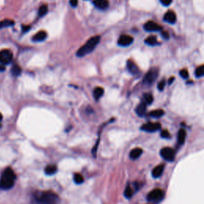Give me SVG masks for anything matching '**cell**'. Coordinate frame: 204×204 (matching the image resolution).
<instances>
[{
    "label": "cell",
    "instance_id": "cell-1",
    "mask_svg": "<svg viewBox=\"0 0 204 204\" xmlns=\"http://www.w3.org/2000/svg\"><path fill=\"white\" fill-rule=\"evenodd\" d=\"M16 180V175L10 168H6L0 179V189L9 190L12 188Z\"/></svg>",
    "mask_w": 204,
    "mask_h": 204
},
{
    "label": "cell",
    "instance_id": "cell-2",
    "mask_svg": "<svg viewBox=\"0 0 204 204\" xmlns=\"http://www.w3.org/2000/svg\"><path fill=\"white\" fill-rule=\"evenodd\" d=\"M100 38L99 36H95L90 38L89 40L87 41V42H86L84 46H81V47L78 50L77 53V55L78 57H83L92 52L93 50L95 49V47L97 46L98 43L100 42Z\"/></svg>",
    "mask_w": 204,
    "mask_h": 204
},
{
    "label": "cell",
    "instance_id": "cell-3",
    "mask_svg": "<svg viewBox=\"0 0 204 204\" xmlns=\"http://www.w3.org/2000/svg\"><path fill=\"white\" fill-rule=\"evenodd\" d=\"M37 201L39 204H57L59 198L52 191H43L37 197Z\"/></svg>",
    "mask_w": 204,
    "mask_h": 204
},
{
    "label": "cell",
    "instance_id": "cell-4",
    "mask_svg": "<svg viewBox=\"0 0 204 204\" xmlns=\"http://www.w3.org/2000/svg\"><path fill=\"white\" fill-rule=\"evenodd\" d=\"M160 155L162 156V158L167 161H173L176 156V152L173 148L166 147L161 149L160 151Z\"/></svg>",
    "mask_w": 204,
    "mask_h": 204
},
{
    "label": "cell",
    "instance_id": "cell-5",
    "mask_svg": "<svg viewBox=\"0 0 204 204\" xmlns=\"http://www.w3.org/2000/svg\"><path fill=\"white\" fill-rule=\"evenodd\" d=\"M13 59V54L9 50H2L0 51V63L2 65L9 64Z\"/></svg>",
    "mask_w": 204,
    "mask_h": 204
},
{
    "label": "cell",
    "instance_id": "cell-6",
    "mask_svg": "<svg viewBox=\"0 0 204 204\" xmlns=\"http://www.w3.org/2000/svg\"><path fill=\"white\" fill-rule=\"evenodd\" d=\"M157 76H158V70L156 69H152L150 71H148V74L144 76V82L148 85L152 84L157 78Z\"/></svg>",
    "mask_w": 204,
    "mask_h": 204
},
{
    "label": "cell",
    "instance_id": "cell-7",
    "mask_svg": "<svg viewBox=\"0 0 204 204\" xmlns=\"http://www.w3.org/2000/svg\"><path fill=\"white\" fill-rule=\"evenodd\" d=\"M163 196H164V191L161 189L156 188V189L151 191L148 193L147 198L148 201H156V200H159L163 198Z\"/></svg>",
    "mask_w": 204,
    "mask_h": 204
},
{
    "label": "cell",
    "instance_id": "cell-8",
    "mask_svg": "<svg viewBox=\"0 0 204 204\" xmlns=\"http://www.w3.org/2000/svg\"><path fill=\"white\" fill-rule=\"evenodd\" d=\"M160 128H161V124L160 123H147V124H144L142 127H141V129L143 131H145V132H155L156 131L160 130Z\"/></svg>",
    "mask_w": 204,
    "mask_h": 204
},
{
    "label": "cell",
    "instance_id": "cell-9",
    "mask_svg": "<svg viewBox=\"0 0 204 204\" xmlns=\"http://www.w3.org/2000/svg\"><path fill=\"white\" fill-rule=\"evenodd\" d=\"M144 29L148 32H156V31H160L162 30V27L156 22L149 21L144 25Z\"/></svg>",
    "mask_w": 204,
    "mask_h": 204
},
{
    "label": "cell",
    "instance_id": "cell-10",
    "mask_svg": "<svg viewBox=\"0 0 204 204\" xmlns=\"http://www.w3.org/2000/svg\"><path fill=\"white\" fill-rule=\"evenodd\" d=\"M132 42H133V38L132 36L127 35V34H123L119 38L117 43H118L119 46L125 47V46H130Z\"/></svg>",
    "mask_w": 204,
    "mask_h": 204
},
{
    "label": "cell",
    "instance_id": "cell-11",
    "mask_svg": "<svg viewBox=\"0 0 204 204\" xmlns=\"http://www.w3.org/2000/svg\"><path fill=\"white\" fill-rule=\"evenodd\" d=\"M164 20L168 22V23H170V24H174L175 22H176V15L174 11H172V10L168 11L166 14H164Z\"/></svg>",
    "mask_w": 204,
    "mask_h": 204
},
{
    "label": "cell",
    "instance_id": "cell-12",
    "mask_svg": "<svg viewBox=\"0 0 204 204\" xmlns=\"http://www.w3.org/2000/svg\"><path fill=\"white\" fill-rule=\"evenodd\" d=\"M47 38V33L46 31H39L33 36L32 40L34 42H43Z\"/></svg>",
    "mask_w": 204,
    "mask_h": 204
},
{
    "label": "cell",
    "instance_id": "cell-13",
    "mask_svg": "<svg viewBox=\"0 0 204 204\" xmlns=\"http://www.w3.org/2000/svg\"><path fill=\"white\" fill-rule=\"evenodd\" d=\"M93 3L96 7L100 10H105L108 6V0H94Z\"/></svg>",
    "mask_w": 204,
    "mask_h": 204
},
{
    "label": "cell",
    "instance_id": "cell-14",
    "mask_svg": "<svg viewBox=\"0 0 204 204\" xmlns=\"http://www.w3.org/2000/svg\"><path fill=\"white\" fill-rule=\"evenodd\" d=\"M127 68L132 74H137L139 73V69L137 66L131 60H128L127 62Z\"/></svg>",
    "mask_w": 204,
    "mask_h": 204
},
{
    "label": "cell",
    "instance_id": "cell-15",
    "mask_svg": "<svg viewBox=\"0 0 204 204\" xmlns=\"http://www.w3.org/2000/svg\"><path fill=\"white\" fill-rule=\"evenodd\" d=\"M147 110V104L144 101L141 102L138 106L136 107V112L137 113V115L140 116H142L145 114Z\"/></svg>",
    "mask_w": 204,
    "mask_h": 204
},
{
    "label": "cell",
    "instance_id": "cell-16",
    "mask_svg": "<svg viewBox=\"0 0 204 204\" xmlns=\"http://www.w3.org/2000/svg\"><path fill=\"white\" fill-rule=\"evenodd\" d=\"M164 170V166L163 164L162 165H158V166H156V168L152 170V176H153L154 178H158V177L162 176Z\"/></svg>",
    "mask_w": 204,
    "mask_h": 204
},
{
    "label": "cell",
    "instance_id": "cell-17",
    "mask_svg": "<svg viewBox=\"0 0 204 204\" xmlns=\"http://www.w3.org/2000/svg\"><path fill=\"white\" fill-rule=\"evenodd\" d=\"M142 152L143 150L141 148H136L131 151L129 156H130V158L132 159V160H136V159H138L139 157L142 155Z\"/></svg>",
    "mask_w": 204,
    "mask_h": 204
},
{
    "label": "cell",
    "instance_id": "cell-18",
    "mask_svg": "<svg viewBox=\"0 0 204 204\" xmlns=\"http://www.w3.org/2000/svg\"><path fill=\"white\" fill-rule=\"evenodd\" d=\"M186 136H187V132L186 131L184 130V129H180L178 132V143L180 144V145H182L183 144V143L185 142V140H186Z\"/></svg>",
    "mask_w": 204,
    "mask_h": 204
},
{
    "label": "cell",
    "instance_id": "cell-19",
    "mask_svg": "<svg viewBox=\"0 0 204 204\" xmlns=\"http://www.w3.org/2000/svg\"><path fill=\"white\" fill-rule=\"evenodd\" d=\"M57 170H58V168H57L56 165H48L45 168V172L48 176H52V175H54L56 173Z\"/></svg>",
    "mask_w": 204,
    "mask_h": 204
},
{
    "label": "cell",
    "instance_id": "cell-20",
    "mask_svg": "<svg viewBox=\"0 0 204 204\" xmlns=\"http://www.w3.org/2000/svg\"><path fill=\"white\" fill-rule=\"evenodd\" d=\"M103 94H104V89L101 88V87H97L94 89L93 96L96 100H99L103 96Z\"/></svg>",
    "mask_w": 204,
    "mask_h": 204
},
{
    "label": "cell",
    "instance_id": "cell-21",
    "mask_svg": "<svg viewBox=\"0 0 204 204\" xmlns=\"http://www.w3.org/2000/svg\"><path fill=\"white\" fill-rule=\"evenodd\" d=\"M164 115V111L162 109H156L149 112V116L154 118H160Z\"/></svg>",
    "mask_w": 204,
    "mask_h": 204
},
{
    "label": "cell",
    "instance_id": "cell-22",
    "mask_svg": "<svg viewBox=\"0 0 204 204\" xmlns=\"http://www.w3.org/2000/svg\"><path fill=\"white\" fill-rule=\"evenodd\" d=\"M14 24V22L10 19H5V20L0 21V29L6 28V27H9L11 26Z\"/></svg>",
    "mask_w": 204,
    "mask_h": 204
},
{
    "label": "cell",
    "instance_id": "cell-23",
    "mask_svg": "<svg viewBox=\"0 0 204 204\" xmlns=\"http://www.w3.org/2000/svg\"><path fill=\"white\" fill-rule=\"evenodd\" d=\"M145 43L147 45L150 46H156V44H158V42H157V39H156V37L155 36H149L148 38H147L145 39Z\"/></svg>",
    "mask_w": 204,
    "mask_h": 204
},
{
    "label": "cell",
    "instance_id": "cell-24",
    "mask_svg": "<svg viewBox=\"0 0 204 204\" xmlns=\"http://www.w3.org/2000/svg\"><path fill=\"white\" fill-rule=\"evenodd\" d=\"M74 180L75 183L81 184L84 182V177L80 173H75L74 176Z\"/></svg>",
    "mask_w": 204,
    "mask_h": 204
},
{
    "label": "cell",
    "instance_id": "cell-25",
    "mask_svg": "<svg viewBox=\"0 0 204 204\" xmlns=\"http://www.w3.org/2000/svg\"><path fill=\"white\" fill-rule=\"evenodd\" d=\"M21 72H22V70H21L20 67L17 66V65H14L12 67V69H11V73H12L13 76H18V75H20Z\"/></svg>",
    "mask_w": 204,
    "mask_h": 204
},
{
    "label": "cell",
    "instance_id": "cell-26",
    "mask_svg": "<svg viewBox=\"0 0 204 204\" xmlns=\"http://www.w3.org/2000/svg\"><path fill=\"white\" fill-rule=\"evenodd\" d=\"M195 77H201L204 76V66H201L195 70Z\"/></svg>",
    "mask_w": 204,
    "mask_h": 204
},
{
    "label": "cell",
    "instance_id": "cell-27",
    "mask_svg": "<svg viewBox=\"0 0 204 204\" xmlns=\"http://www.w3.org/2000/svg\"><path fill=\"white\" fill-rule=\"evenodd\" d=\"M144 100L147 104H151L153 101V96L151 93H145L144 95Z\"/></svg>",
    "mask_w": 204,
    "mask_h": 204
},
{
    "label": "cell",
    "instance_id": "cell-28",
    "mask_svg": "<svg viewBox=\"0 0 204 204\" xmlns=\"http://www.w3.org/2000/svg\"><path fill=\"white\" fill-rule=\"evenodd\" d=\"M48 11V7L46 5H42V6L39 7V10H38V15L39 16H44L45 14H46Z\"/></svg>",
    "mask_w": 204,
    "mask_h": 204
},
{
    "label": "cell",
    "instance_id": "cell-29",
    "mask_svg": "<svg viewBox=\"0 0 204 204\" xmlns=\"http://www.w3.org/2000/svg\"><path fill=\"white\" fill-rule=\"evenodd\" d=\"M132 195H133V190L130 186H127V187L124 190V196L127 198H130Z\"/></svg>",
    "mask_w": 204,
    "mask_h": 204
},
{
    "label": "cell",
    "instance_id": "cell-30",
    "mask_svg": "<svg viewBox=\"0 0 204 204\" xmlns=\"http://www.w3.org/2000/svg\"><path fill=\"white\" fill-rule=\"evenodd\" d=\"M179 74H180V76H181V77H183V79H187V78L188 77V76H189L188 71L186 70V69H183V70H180Z\"/></svg>",
    "mask_w": 204,
    "mask_h": 204
},
{
    "label": "cell",
    "instance_id": "cell-31",
    "mask_svg": "<svg viewBox=\"0 0 204 204\" xmlns=\"http://www.w3.org/2000/svg\"><path fill=\"white\" fill-rule=\"evenodd\" d=\"M165 86H166V81H165V80L161 81L158 84V89L160 90V91H163Z\"/></svg>",
    "mask_w": 204,
    "mask_h": 204
},
{
    "label": "cell",
    "instance_id": "cell-32",
    "mask_svg": "<svg viewBox=\"0 0 204 204\" xmlns=\"http://www.w3.org/2000/svg\"><path fill=\"white\" fill-rule=\"evenodd\" d=\"M161 136L163 138H169L170 137V133L168 132V130H163L161 132Z\"/></svg>",
    "mask_w": 204,
    "mask_h": 204
},
{
    "label": "cell",
    "instance_id": "cell-33",
    "mask_svg": "<svg viewBox=\"0 0 204 204\" xmlns=\"http://www.w3.org/2000/svg\"><path fill=\"white\" fill-rule=\"evenodd\" d=\"M160 2L162 3L164 6H169L172 3V0H160Z\"/></svg>",
    "mask_w": 204,
    "mask_h": 204
},
{
    "label": "cell",
    "instance_id": "cell-34",
    "mask_svg": "<svg viewBox=\"0 0 204 204\" xmlns=\"http://www.w3.org/2000/svg\"><path fill=\"white\" fill-rule=\"evenodd\" d=\"M161 35H162V37L164 39H168V38H169V34H168L167 31H162Z\"/></svg>",
    "mask_w": 204,
    "mask_h": 204
},
{
    "label": "cell",
    "instance_id": "cell-35",
    "mask_svg": "<svg viewBox=\"0 0 204 204\" xmlns=\"http://www.w3.org/2000/svg\"><path fill=\"white\" fill-rule=\"evenodd\" d=\"M70 5L72 6H74V7H75V6H77V5L78 3V0H70Z\"/></svg>",
    "mask_w": 204,
    "mask_h": 204
},
{
    "label": "cell",
    "instance_id": "cell-36",
    "mask_svg": "<svg viewBox=\"0 0 204 204\" xmlns=\"http://www.w3.org/2000/svg\"><path fill=\"white\" fill-rule=\"evenodd\" d=\"M174 80H175V77H171L170 79H169V81H168V84L169 85L172 84V82L174 81Z\"/></svg>",
    "mask_w": 204,
    "mask_h": 204
},
{
    "label": "cell",
    "instance_id": "cell-37",
    "mask_svg": "<svg viewBox=\"0 0 204 204\" xmlns=\"http://www.w3.org/2000/svg\"><path fill=\"white\" fill-rule=\"evenodd\" d=\"M22 28H23V30H24V31H27V30H30V26H22Z\"/></svg>",
    "mask_w": 204,
    "mask_h": 204
},
{
    "label": "cell",
    "instance_id": "cell-38",
    "mask_svg": "<svg viewBox=\"0 0 204 204\" xmlns=\"http://www.w3.org/2000/svg\"><path fill=\"white\" fill-rule=\"evenodd\" d=\"M2 120V115L0 113V121H1Z\"/></svg>",
    "mask_w": 204,
    "mask_h": 204
}]
</instances>
